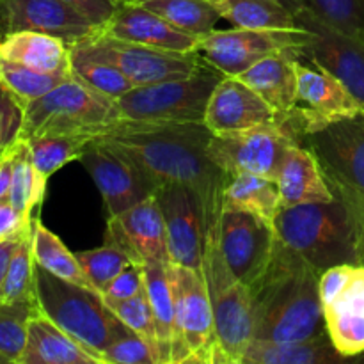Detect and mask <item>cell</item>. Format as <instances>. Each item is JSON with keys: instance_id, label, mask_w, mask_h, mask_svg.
<instances>
[{"instance_id": "9", "label": "cell", "mask_w": 364, "mask_h": 364, "mask_svg": "<svg viewBox=\"0 0 364 364\" xmlns=\"http://www.w3.org/2000/svg\"><path fill=\"white\" fill-rule=\"evenodd\" d=\"M299 142L316 156L334 198L355 220L364 210V114L302 135Z\"/></svg>"}, {"instance_id": "12", "label": "cell", "mask_w": 364, "mask_h": 364, "mask_svg": "<svg viewBox=\"0 0 364 364\" xmlns=\"http://www.w3.org/2000/svg\"><path fill=\"white\" fill-rule=\"evenodd\" d=\"M80 43L91 53L116 64L134 82L135 87L191 77L206 63L199 52L156 48L110 38L100 32Z\"/></svg>"}, {"instance_id": "30", "label": "cell", "mask_w": 364, "mask_h": 364, "mask_svg": "<svg viewBox=\"0 0 364 364\" xmlns=\"http://www.w3.org/2000/svg\"><path fill=\"white\" fill-rule=\"evenodd\" d=\"M220 18L238 28H299L297 14L276 0H208Z\"/></svg>"}, {"instance_id": "38", "label": "cell", "mask_w": 364, "mask_h": 364, "mask_svg": "<svg viewBox=\"0 0 364 364\" xmlns=\"http://www.w3.org/2000/svg\"><path fill=\"white\" fill-rule=\"evenodd\" d=\"M0 301L20 302L36 299V259L32 252V233L21 238L7 269L0 290Z\"/></svg>"}, {"instance_id": "2", "label": "cell", "mask_w": 364, "mask_h": 364, "mask_svg": "<svg viewBox=\"0 0 364 364\" xmlns=\"http://www.w3.org/2000/svg\"><path fill=\"white\" fill-rule=\"evenodd\" d=\"M255 340L301 341L326 333L320 272L277 235L269 267L249 288Z\"/></svg>"}, {"instance_id": "51", "label": "cell", "mask_w": 364, "mask_h": 364, "mask_svg": "<svg viewBox=\"0 0 364 364\" xmlns=\"http://www.w3.org/2000/svg\"><path fill=\"white\" fill-rule=\"evenodd\" d=\"M0 364H11V361H9V359L6 358V355L0 354Z\"/></svg>"}, {"instance_id": "19", "label": "cell", "mask_w": 364, "mask_h": 364, "mask_svg": "<svg viewBox=\"0 0 364 364\" xmlns=\"http://www.w3.org/2000/svg\"><path fill=\"white\" fill-rule=\"evenodd\" d=\"M105 242L121 249L134 265H144L146 262L171 263L166 226L155 194L119 215L109 217Z\"/></svg>"}, {"instance_id": "50", "label": "cell", "mask_w": 364, "mask_h": 364, "mask_svg": "<svg viewBox=\"0 0 364 364\" xmlns=\"http://www.w3.org/2000/svg\"><path fill=\"white\" fill-rule=\"evenodd\" d=\"M276 2L283 4L284 7H288V9H290V11H294L295 14H297L299 11L302 9V7H301V4H299V0H276Z\"/></svg>"}, {"instance_id": "8", "label": "cell", "mask_w": 364, "mask_h": 364, "mask_svg": "<svg viewBox=\"0 0 364 364\" xmlns=\"http://www.w3.org/2000/svg\"><path fill=\"white\" fill-rule=\"evenodd\" d=\"M174 301V343L171 364L220 363L212 302L201 269L167 265Z\"/></svg>"}, {"instance_id": "44", "label": "cell", "mask_w": 364, "mask_h": 364, "mask_svg": "<svg viewBox=\"0 0 364 364\" xmlns=\"http://www.w3.org/2000/svg\"><path fill=\"white\" fill-rule=\"evenodd\" d=\"M34 215L23 213L13 203L0 201V240H20L32 233Z\"/></svg>"}, {"instance_id": "32", "label": "cell", "mask_w": 364, "mask_h": 364, "mask_svg": "<svg viewBox=\"0 0 364 364\" xmlns=\"http://www.w3.org/2000/svg\"><path fill=\"white\" fill-rule=\"evenodd\" d=\"M134 4L198 39L212 32L220 20L219 11L208 0H134Z\"/></svg>"}, {"instance_id": "5", "label": "cell", "mask_w": 364, "mask_h": 364, "mask_svg": "<svg viewBox=\"0 0 364 364\" xmlns=\"http://www.w3.org/2000/svg\"><path fill=\"white\" fill-rule=\"evenodd\" d=\"M201 272L212 302L220 364H242L255 340V313L249 288L238 279L224 258L219 242V220L206 230Z\"/></svg>"}, {"instance_id": "39", "label": "cell", "mask_w": 364, "mask_h": 364, "mask_svg": "<svg viewBox=\"0 0 364 364\" xmlns=\"http://www.w3.org/2000/svg\"><path fill=\"white\" fill-rule=\"evenodd\" d=\"M323 23L364 41V0H299Z\"/></svg>"}, {"instance_id": "41", "label": "cell", "mask_w": 364, "mask_h": 364, "mask_svg": "<svg viewBox=\"0 0 364 364\" xmlns=\"http://www.w3.org/2000/svg\"><path fill=\"white\" fill-rule=\"evenodd\" d=\"M105 302L124 326L130 327L135 334H139L149 345L151 352L155 354L156 363L160 364L155 318H153V311L151 306H149L146 288L141 294L132 299H127V301H110V299H105Z\"/></svg>"}, {"instance_id": "33", "label": "cell", "mask_w": 364, "mask_h": 364, "mask_svg": "<svg viewBox=\"0 0 364 364\" xmlns=\"http://www.w3.org/2000/svg\"><path fill=\"white\" fill-rule=\"evenodd\" d=\"M71 52V75L80 78L91 87L112 96L114 100L121 98L135 87L134 82L110 60L95 55L89 52L82 43L70 46Z\"/></svg>"}, {"instance_id": "20", "label": "cell", "mask_w": 364, "mask_h": 364, "mask_svg": "<svg viewBox=\"0 0 364 364\" xmlns=\"http://www.w3.org/2000/svg\"><path fill=\"white\" fill-rule=\"evenodd\" d=\"M283 123L276 110L238 77L224 75L213 89L205 114L212 134L249 130L262 124Z\"/></svg>"}, {"instance_id": "42", "label": "cell", "mask_w": 364, "mask_h": 364, "mask_svg": "<svg viewBox=\"0 0 364 364\" xmlns=\"http://www.w3.org/2000/svg\"><path fill=\"white\" fill-rule=\"evenodd\" d=\"M103 364H159L149 345L135 334L130 327H124L119 336L103 350Z\"/></svg>"}, {"instance_id": "13", "label": "cell", "mask_w": 364, "mask_h": 364, "mask_svg": "<svg viewBox=\"0 0 364 364\" xmlns=\"http://www.w3.org/2000/svg\"><path fill=\"white\" fill-rule=\"evenodd\" d=\"M103 198L109 217L127 212L156 192V183L144 169L116 144L96 139L80 156Z\"/></svg>"}, {"instance_id": "54", "label": "cell", "mask_w": 364, "mask_h": 364, "mask_svg": "<svg viewBox=\"0 0 364 364\" xmlns=\"http://www.w3.org/2000/svg\"><path fill=\"white\" fill-rule=\"evenodd\" d=\"M0 153H2V151H0Z\"/></svg>"}, {"instance_id": "14", "label": "cell", "mask_w": 364, "mask_h": 364, "mask_svg": "<svg viewBox=\"0 0 364 364\" xmlns=\"http://www.w3.org/2000/svg\"><path fill=\"white\" fill-rule=\"evenodd\" d=\"M299 95L288 124L295 137L320 130L336 121L364 114L361 103L338 78L320 68L297 63Z\"/></svg>"}, {"instance_id": "11", "label": "cell", "mask_w": 364, "mask_h": 364, "mask_svg": "<svg viewBox=\"0 0 364 364\" xmlns=\"http://www.w3.org/2000/svg\"><path fill=\"white\" fill-rule=\"evenodd\" d=\"M299 139L288 123L262 124L240 132L213 134L208 156L228 174H258L276 181L288 148Z\"/></svg>"}, {"instance_id": "46", "label": "cell", "mask_w": 364, "mask_h": 364, "mask_svg": "<svg viewBox=\"0 0 364 364\" xmlns=\"http://www.w3.org/2000/svg\"><path fill=\"white\" fill-rule=\"evenodd\" d=\"M64 2L84 14L92 25L98 27V31L112 18V14L119 7L116 0H64Z\"/></svg>"}, {"instance_id": "3", "label": "cell", "mask_w": 364, "mask_h": 364, "mask_svg": "<svg viewBox=\"0 0 364 364\" xmlns=\"http://www.w3.org/2000/svg\"><path fill=\"white\" fill-rule=\"evenodd\" d=\"M276 233L320 274L343 263H359L354 215L338 198L283 208Z\"/></svg>"}, {"instance_id": "16", "label": "cell", "mask_w": 364, "mask_h": 364, "mask_svg": "<svg viewBox=\"0 0 364 364\" xmlns=\"http://www.w3.org/2000/svg\"><path fill=\"white\" fill-rule=\"evenodd\" d=\"M301 27L311 32L302 57L327 71L354 95L364 109V41L323 23L306 9L297 13Z\"/></svg>"}, {"instance_id": "35", "label": "cell", "mask_w": 364, "mask_h": 364, "mask_svg": "<svg viewBox=\"0 0 364 364\" xmlns=\"http://www.w3.org/2000/svg\"><path fill=\"white\" fill-rule=\"evenodd\" d=\"M46 181L48 178L43 176L32 162L27 142L23 139H18L9 201L23 213L34 215V210L41 205L45 198Z\"/></svg>"}, {"instance_id": "27", "label": "cell", "mask_w": 364, "mask_h": 364, "mask_svg": "<svg viewBox=\"0 0 364 364\" xmlns=\"http://www.w3.org/2000/svg\"><path fill=\"white\" fill-rule=\"evenodd\" d=\"M329 334L301 341H263L252 340L245 350L242 364H329L343 361Z\"/></svg>"}, {"instance_id": "6", "label": "cell", "mask_w": 364, "mask_h": 364, "mask_svg": "<svg viewBox=\"0 0 364 364\" xmlns=\"http://www.w3.org/2000/svg\"><path fill=\"white\" fill-rule=\"evenodd\" d=\"M121 119L117 100L73 77L25 107L20 139L82 134L96 141Z\"/></svg>"}, {"instance_id": "52", "label": "cell", "mask_w": 364, "mask_h": 364, "mask_svg": "<svg viewBox=\"0 0 364 364\" xmlns=\"http://www.w3.org/2000/svg\"><path fill=\"white\" fill-rule=\"evenodd\" d=\"M117 4H127V2H134V0H116Z\"/></svg>"}, {"instance_id": "17", "label": "cell", "mask_w": 364, "mask_h": 364, "mask_svg": "<svg viewBox=\"0 0 364 364\" xmlns=\"http://www.w3.org/2000/svg\"><path fill=\"white\" fill-rule=\"evenodd\" d=\"M219 242L230 269L251 288L269 267L277 233L276 228L252 213L224 210L219 219Z\"/></svg>"}, {"instance_id": "25", "label": "cell", "mask_w": 364, "mask_h": 364, "mask_svg": "<svg viewBox=\"0 0 364 364\" xmlns=\"http://www.w3.org/2000/svg\"><path fill=\"white\" fill-rule=\"evenodd\" d=\"M0 57L41 73L71 75L70 45L43 32H9L0 38Z\"/></svg>"}, {"instance_id": "48", "label": "cell", "mask_w": 364, "mask_h": 364, "mask_svg": "<svg viewBox=\"0 0 364 364\" xmlns=\"http://www.w3.org/2000/svg\"><path fill=\"white\" fill-rule=\"evenodd\" d=\"M20 240H0V290H2V284L4 281H6L7 269H9V263L11 259H13V255L14 251H16Z\"/></svg>"}, {"instance_id": "7", "label": "cell", "mask_w": 364, "mask_h": 364, "mask_svg": "<svg viewBox=\"0 0 364 364\" xmlns=\"http://www.w3.org/2000/svg\"><path fill=\"white\" fill-rule=\"evenodd\" d=\"M224 73L206 60L199 71L178 80L137 85L117 98L121 119L141 123H205L208 100Z\"/></svg>"}, {"instance_id": "36", "label": "cell", "mask_w": 364, "mask_h": 364, "mask_svg": "<svg viewBox=\"0 0 364 364\" xmlns=\"http://www.w3.org/2000/svg\"><path fill=\"white\" fill-rule=\"evenodd\" d=\"M38 309V301H0V354L11 364H20L27 345L28 320Z\"/></svg>"}, {"instance_id": "37", "label": "cell", "mask_w": 364, "mask_h": 364, "mask_svg": "<svg viewBox=\"0 0 364 364\" xmlns=\"http://www.w3.org/2000/svg\"><path fill=\"white\" fill-rule=\"evenodd\" d=\"M71 77V75H70ZM66 75H53V73H41V71L31 70L21 64L11 63L0 57V82L16 96L18 102L25 107L34 100L41 98L48 91L64 82Z\"/></svg>"}, {"instance_id": "47", "label": "cell", "mask_w": 364, "mask_h": 364, "mask_svg": "<svg viewBox=\"0 0 364 364\" xmlns=\"http://www.w3.org/2000/svg\"><path fill=\"white\" fill-rule=\"evenodd\" d=\"M16 142L7 146V148L0 153V201H7V199H9L11 183H13L14 156H16Z\"/></svg>"}, {"instance_id": "29", "label": "cell", "mask_w": 364, "mask_h": 364, "mask_svg": "<svg viewBox=\"0 0 364 364\" xmlns=\"http://www.w3.org/2000/svg\"><path fill=\"white\" fill-rule=\"evenodd\" d=\"M167 265L162 262H146L142 265L146 281V294L155 318L156 338H159L160 364H171L174 343V301L171 291Z\"/></svg>"}, {"instance_id": "15", "label": "cell", "mask_w": 364, "mask_h": 364, "mask_svg": "<svg viewBox=\"0 0 364 364\" xmlns=\"http://www.w3.org/2000/svg\"><path fill=\"white\" fill-rule=\"evenodd\" d=\"M155 198L164 217L171 263L201 269L206 237L201 199L192 188L181 183L160 185Z\"/></svg>"}, {"instance_id": "23", "label": "cell", "mask_w": 364, "mask_h": 364, "mask_svg": "<svg viewBox=\"0 0 364 364\" xmlns=\"http://www.w3.org/2000/svg\"><path fill=\"white\" fill-rule=\"evenodd\" d=\"M301 59L302 55L297 50H284L265 57L238 75L242 82L255 89L276 110L283 123H288L297 105V63Z\"/></svg>"}, {"instance_id": "53", "label": "cell", "mask_w": 364, "mask_h": 364, "mask_svg": "<svg viewBox=\"0 0 364 364\" xmlns=\"http://www.w3.org/2000/svg\"><path fill=\"white\" fill-rule=\"evenodd\" d=\"M0 38H2V28H0Z\"/></svg>"}, {"instance_id": "18", "label": "cell", "mask_w": 364, "mask_h": 364, "mask_svg": "<svg viewBox=\"0 0 364 364\" xmlns=\"http://www.w3.org/2000/svg\"><path fill=\"white\" fill-rule=\"evenodd\" d=\"M0 28L2 36L20 31L43 32L70 46L98 32L96 25L64 0H0Z\"/></svg>"}, {"instance_id": "22", "label": "cell", "mask_w": 364, "mask_h": 364, "mask_svg": "<svg viewBox=\"0 0 364 364\" xmlns=\"http://www.w3.org/2000/svg\"><path fill=\"white\" fill-rule=\"evenodd\" d=\"M331 341L345 359L364 354V265H354L347 284L322 304Z\"/></svg>"}, {"instance_id": "1", "label": "cell", "mask_w": 364, "mask_h": 364, "mask_svg": "<svg viewBox=\"0 0 364 364\" xmlns=\"http://www.w3.org/2000/svg\"><path fill=\"white\" fill-rule=\"evenodd\" d=\"M212 132L205 123H141L119 119L105 134L127 151L156 183H181L198 194L206 217V230L220 219L228 176L208 156Z\"/></svg>"}, {"instance_id": "10", "label": "cell", "mask_w": 364, "mask_h": 364, "mask_svg": "<svg viewBox=\"0 0 364 364\" xmlns=\"http://www.w3.org/2000/svg\"><path fill=\"white\" fill-rule=\"evenodd\" d=\"M311 32L304 27L290 28H231L215 31L198 39V52L226 77H238L265 57L284 50L301 52L308 46Z\"/></svg>"}, {"instance_id": "49", "label": "cell", "mask_w": 364, "mask_h": 364, "mask_svg": "<svg viewBox=\"0 0 364 364\" xmlns=\"http://www.w3.org/2000/svg\"><path fill=\"white\" fill-rule=\"evenodd\" d=\"M355 230H358V255L359 265H364V210L359 217H355Z\"/></svg>"}, {"instance_id": "31", "label": "cell", "mask_w": 364, "mask_h": 364, "mask_svg": "<svg viewBox=\"0 0 364 364\" xmlns=\"http://www.w3.org/2000/svg\"><path fill=\"white\" fill-rule=\"evenodd\" d=\"M32 252H34L36 263L53 276L96 290L95 284L82 269L77 255L71 252L53 231L43 226L38 217H34V224H32Z\"/></svg>"}, {"instance_id": "40", "label": "cell", "mask_w": 364, "mask_h": 364, "mask_svg": "<svg viewBox=\"0 0 364 364\" xmlns=\"http://www.w3.org/2000/svg\"><path fill=\"white\" fill-rule=\"evenodd\" d=\"M75 255L100 294H103L124 269L134 265L132 259L110 242H103L100 247L91 249V251H78Z\"/></svg>"}, {"instance_id": "45", "label": "cell", "mask_w": 364, "mask_h": 364, "mask_svg": "<svg viewBox=\"0 0 364 364\" xmlns=\"http://www.w3.org/2000/svg\"><path fill=\"white\" fill-rule=\"evenodd\" d=\"M144 288L146 281L142 265H130L107 287L102 295L103 299H110V301H127L141 294Z\"/></svg>"}, {"instance_id": "24", "label": "cell", "mask_w": 364, "mask_h": 364, "mask_svg": "<svg viewBox=\"0 0 364 364\" xmlns=\"http://www.w3.org/2000/svg\"><path fill=\"white\" fill-rule=\"evenodd\" d=\"M276 185L279 188L283 208L334 199L316 156L299 141L288 148L277 171Z\"/></svg>"}, {"instance_id": "34", "label": "cell", "mask_w": 364, "mask_h": 364, "mask_svg": "<svg viewBox=\"0 0 364 364\" xmlns=\"http://www.w3.org/2000/svg\"><path fill=\"white\" fill-rule=\"evenodd\" d=\"M23 141L27 142L36 169L50 178L66 164L80 160L92 139L82 134H43Z\"/></svg>"}, {"instance_id": "28", "label": "cell", "mask_w": 364, "mask_h": 364, "mask_svg": "<svg viewBox=\"0 0 364 364\" xmlns=\"http://www.w3.org/2000/svg\"><path fill=\"white\" fill-rule=\"evenodd\" d=\"M224 210L252 213L276 228V219L283 210V201L274 180L258 174H237L230 178L224 188L223 212Z\"/></svg>"}, {"instance_id": "4", "label": "cell", "mask_w": 364, "mask_h": 364, "mask_svg": "<svg viewBox=\"0 0 364 364\" xmlns=\"http://www.w3.org/2000/svg\"><path fill=\"white\" fill-rule=\"evenodd\" d=\"M38 306L55 326L77 340L103 364V350L119 336L124 323L114 315L103 295L53 276L36 263Z\"/></svg>"}, {"instance_id": "21", "label": "cell", "mask_w": 364, "mask_h": 364, "mask_svg": "<svg viewBox=\"0 0 364 364\" xmlns=\"http://www.w3.org/2000/svg\"><path fill=\"white\" fill-rule=\"evenodd\" d=\"M100 34L176 52H198V38L167 23L159 14L134 2L119 4Z\"/></svg>"}, {"instance_id": "43", "label": "cell", "mask_w": 364, "mask_h": 364, "mask_svg": "<svg viewBox=\"0 0 364 364\" xmlns=\"http://www.w3.org/2000/svg\"><path fill=\"white\" fill-rule=\"evenodd\" d=\"M25 109L16 96L0 82V151L20 139Z\"/></svg>"}, {"instance_id": "26", "label": "cell", "mask_w": 364, "mask_h": 364, "mask_svg": "<svg viewBox=\"0 0 364 364\" xmlns=\"http://www.w3.org/2000/svg\"><path fill=\"white\" fill-rule=\"evenodd\" d=\"M20 364H102L64 333L41 309L28 320L27 345Z\"/></svg>"}]
</instances>
